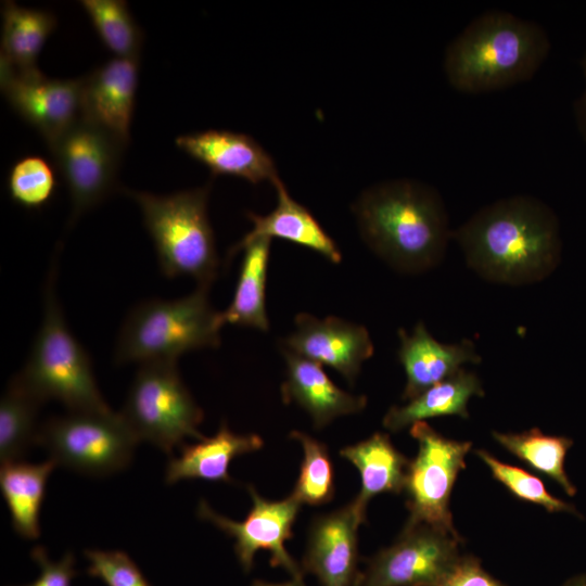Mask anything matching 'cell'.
Masks as SVG:
<instances>
[{
	"instance_id": "obj_1",
	"label": "cell",
	"mask_w": 586,
	"mask_h": 586,
	"mask_svg": "<svg viewBox=\"0 0 586 586\" xmlns=\"http://www.w3.org/2000/svg\"><path fill=\"white\" fill-rule=\"evenodd\" d=\"M468 265L483 278L526 284L545 278L559 258L553 212L531 195L498 200L453 231Z\"/></svg>"
},
{
	"instance_id": "obj_2",
	"label": "cell",
	"mask_w": 586,
	"mask_h": 586,
	"mask_svg": "<svg viewBox=\"0 0 586 586\" xmlns=\"http://www.w3.org/2000/svg\"><path fill=\"white\" fill-rule=\"evenodd\" d=\"M367 245L390 266L418 273L437 265L453 237L438 192L396 179L367 189L353 206Z\"/></svg>"
},
{
	"instance_id": "obj_3",
	"label": "cell",
	"mask_w": 586,
	"mask_h": 586,
	"mask_svg": "<svg viewBox=\"0 0 586 586\" xmlns=\"http://www.w3.org/2000/svg\"><path fill=\"white\" fill-rule=\"evenodd\" d=\"M550 48L545 29L510 12L486 11L447 46L443 67L460 92L482 93L531 79Z\"/></svg>"
},
{
	"instance_id": "obj_4",
	"label": "cell",
	"mask_w": 586,
	"mask_h": 586,
	"mask_svg": "<svg viewBox=\"0 0 586 586\" xmlns=\"http://www.w3.org/2000/svg\"><path fill=\"white\" fill-rule=\"evenodd\" d=\"M209 286L198 285L177 300L139 303L125 319L116 343V364L177 361L190 351L215 348L225 324L208 300Z\"/></svg>"
},
{
	"instance_id": "obj_5",
	"label": "cell",
	"mask_w": 586,
	"mask_h": 586,
	"mask_svg": "<svg viewBox=\"0 0 586 586\" xmlns=\"http://www.w3.org/2000/svg\"><path fill=\"white\" fill-rule=\"evenodd\" d=\"M52 263L43 290V315L29 357L14 378L40 402L53 398L69 411H106L87 352L71 332L55 292Z\"/></svg>"
},
{
	"instance_id": "obj_6",
	"label": "cell",
	"mask_w": 586,
	"mask_h": 586,
	"mask_svg": "<svg viewBox=\"0 0 586 586\" xmlns=\"http://www.w3.org/2000/svg\"><path fill=\"white\" fill-rule=\"evenodd\" d=\"M211 184L167 195L123 189L139 205L154 243L162 273L188 276L211 286L219 258L207 215Z\"/></svg>"
},
{
	"instance_id": "obj_7",
	"label": "cell",
	"mask_w": 586,
	"mask_h": 586,
	"mask_svg": "<svg viewBox=\"0 0 586 586\" xmlns=\"http://www.w3.org/2000/svg\"><path fill=\"white\" fill-rule=\"evenodd\" d=\"M120 413L139 441L167 454L186 437H204L198 430L203 411L183 384L177 361L140 365Z\"/></svg>"
},
{
	"instance_id": "obj_8",
	"label": "cell",
	"mask_w": 586,
	"mask_h": 586,
	"mask_svg": "<svg viewBox=\"0 0 586 586\" xmlns=\"http://www.w3.org/2000/svg\"><path fill=\"white\" fill-rule=\"evenodd\" d=\"M139 442L122 413L69 411L49 419L39 430L40 444L56 464L105 475L124 469Z\"/></svg>"
},
{
	"instance_id": "obj_9",
	"label": "cell",
	"mask_w": 586,
	"mask_h": 586,
	"mask_svg": "<svg viewBox=\"0 0 586 586\" xmlns=\"http://www.w3.org/2000/svg\"><path fill=\"white\" fill-rule=\"evenodd\" d=\"M410 434L418 442V454L409 462L404 487L409 510L407 523L428 524L458 534L449 501L472 444L447 438L425 421L413 423Z\"/></svg>"
},
{
	"instance_id": "obj_10",
	"label": "cell",
	"mask_w": 586,
	"mask_h": 586,
	"mask_svg": "<svg viewBox=\"0 0 586 586\" xmlns=\"http://www.w3.org/2000/svg\"><path fill=\"white\" fill-rule=\"evenodd\" d=\"M460 537L407 523L396 542L368 560L355 586H444L459 562Z\"/></svg>"
},
{
	"instance_id": "obj_11",
	"label": "cell",
	"mask_w": 586,
	"mask_h": 586,
	"mask_svg": "<svg viewBox=\"0 0 586 586\" xmlns=\"http://www.w3.org/2000/svg\"><path fill=\"white\" fill-rule=\"evenodd\" d=\"M125 148L110 132L84 117L49 146L71 195L72 224L115 189Z\"/></svg>"
},
{
	"instance_id": "obj_12",
	"label": "cell",
	"mask_w": 586,
	"mask_h": 586,
	"mask_svg": "<svg viewBox=\"0 0 586 586\" xmlns=\"http://www.w3.org/2000/svg\"><path fill=\"white\" fill-rule=\"evenodd\" d=\"M253 506L247 517L237 522L214 511L206 501H201L198 515L234 537V551L245 572L253 566L254 556L260 549L271 555L270 565L284 568L297 582H303V570L285 549V542L293 536L292 527L301 502L291 494L282 500L263 498L253 486H249Z\"/></svg>"
},
{
	"instance_id": "obj_13",
	"label": "cell",
	"mask_w": 586,
	"mask_h": 586,
	"mask_svg": "<svg viewBox=\"0 0 586 586\" xmlns=\"http://www.w3.org/2000/svg\"><path fill=\"white\" fill-rule=\"evenodd\" d=\"M1 91L12 109L44 138L48 146L82 117L84 77L51 79L1 64Z\"/></svg>"
},
{
	"instance_id": "obj_14",
	"label": "cell",
	"mask_w": 586,
	"mask_h": 586,
	"mask_svg": "<svg viewBox=\"0 0 586 586\" xmlns=\"http://www.w3.org/2000/svg\"><path fill=\"white\" fill-rule=\"evenodd\" d=\"M295 330L282 341V349L327 365L354 383L362 362L373 355V344L364 326L339 317L319 319L307 313L295 316Z\"/></svg>"
},
{
	"instance_id": "obj_15",
	"label": "cell",
	"mask_w": 586,
	"mask_h": 586,
	"mask_svg": "<svg viewBox=\"0 0 586 586\" xmlns=\"http://www.w3.org/2000/svg\"><path fill=\"white\" fill-rule=\"evenodd\" d=\"M364 521L352 502L317 517L310 525L303 571L315 574L322 586H355L357 530Z\"/></svg>"
},
{
	"instance_id": "obj_16",
	"label": "cell",
	"mask_w": 586,
	"mask_h": 586,
	"mask_svg": "<svg viewBox=\"0 0 586 586\" xmlns=\"http://www.w3.org/2000/svg\"><path fill=\"white\" fill-rule=\"evenodd\" d=\"M139 59L115 58L84 77L82 117L127 145L135 109Z\"/></svg>"
},
{
	"instance_id": "obj_17",
	"label": "cell",
	"mask_w": 586,
	"mask_h": 586,
	"mask_svg": "<svg viewBox=\"0 0 586 586\" xmlns=\"http://www.w3.org/2000/svg\"><path fill=\"white\" fill-rule=\"evenodd\" d=\"M176 145L214 175H230L253 184L280 179L272 157L244 133L209 129L179 136Z\"/></svg>"
},
{
	"instance_id": "obj_18",
	"label": "cell",
	"mask_w": 586,
	"mask_h": 586,
	"mask_svg": "<svg viewBox=\"0 0 586 586\" xmlns=\"http://www.w3.org/2000/svg\"><path fill=\"white\" fill-rule=\"evenodd\" d=\"M398 335L400 346L397 355L407 377L403 393L405 400H411L451 377L462 365L481 361L473 342L440 343L428 332L423 322L417 323L410 334L400 329Z\"/></svg>"
},
{
	"instance_id": "obj_19",
	"label": "cell",
	"mask_w": 586,
	"mask_h": 586,
	"mask_svg": "<svg viewBox=\"0 0 586 586\" xmlns=\"http://www.w3.org/2000/svg\"><path fill=\"white\" fill-rule=\"evenodd\" d=\"M286 361V380L281 386L285 403H296L311 417L316 429L333 419L356 413L367 404L365 396L352 395L337 387L322 365L281 349Z\"/></svg>"
},
{
	"instance_id": "obj_20",
	"label": "cell",
	"mask_w": 586,
	"mask_h": 586,
	"mask_svg": "<svg viewBox=\"0 0 586 586\" xmlns=\"http://www.w3.org/2000/svg\"><path fill=\"white\" fill-rule=\"evenodd\" d=\"M272 184L278 195L276 208L265 216L249 212L246 216L253 222V229L239 243L258 238H279L306 246L331 263H340L342 255L336 243L311 213L290 196L280 179Z\"/></svg>"
},
{
	"instance_id": "obj_21",
	"label": "cell",
	"mask_w": 586,
	"mask_h": 586,
	"mask_svg": "<svg viewBox=\"0 0 586 586\" xmlns=\"http://www.w3.org/2000/svg\"><path fill=\"white\" fill-rule=\"evenodd\" d=\"M263 443L258 435L235 434L222 422L214 436L182 445L180 456L168 461L165 482L170 485L181 480L202 479L231 483L228 468L232 459L259 449Z\"/></svg>"
},
{
	"instance_id": "obj_22",
	"label": "cell",
	"mask_w": 586,
	"mask_h": 586,
	"mask_svg": "<svg viewBox=\"0 0 586 586\" xmlns=\"http://www.w3.org/2000/svg\"><path fill=\"white\" fill-rule=\"evenodd\" d=\"M340 455L359 471L361 488L352 501L357 513L366 520L371 498L382 493L404 491L409 460L392 444L387 434L374 433L369 438L346 446Z\"/></svg>"
},
{
	"instance_id": "obj_23",
	"label": "cell",
	"mask_w": 586,
	"mask_h": 586,
	"mask_svg": "<svg viewBox=\"0 0 586 586\" xmlns=\"http://www.w3.org/2000/svg\"><path fill=\"white\" fill-rule=\"evenodd\" d=\"M270 239L258 238L237 243L229 250L228 258L243 251V258L233 298L225 311L224 323L269 330L266 310V281L270 251Z\"/></svg>"
},
{
	"instance_id": "obj_24",
	"label": "cell",
	"mask_w": 586,
	"mask_h": 586,
	"mask_svg": "<svg viewBox=\"0 0 586 586\" xmlns=\"http://www.w3.org/2000/svg\"><path fill=\"white\" fill-rule=\"evenodd\" d=\"M482 384L473 372L459 369L446 380L429 387L404 406H393L383 419L385 429L397 432L429 418L459 416L469 418L468 403L483 396Z\"/></svg>"
},
{
	"instance_id": "obj_25",
	"label": "cell",
	"mask_w": 586,
	"mask_h": 586,
	"mask_svg": "<svg viewBox=\"0 0 586 586\" xmlns=\"http://www.w3.org/2000/svg\"><path fill=\"white\" fill-rule=\"evenodd\" d=\"M56 463L12 461L2 464L0 488L9 507L14 531L24 538L40 535L39 515L49 475Z\"/></svg>"
},
{
	"instance_id": "obj_26",
	"label": "cell",
	"mask_w": 586,
	"mask_h": 586,
	"mask_svg": "<svg viewBox=\"0 0 586 586\" xmlns=\"http://www.w3.org/2000/svg\"><path fill=\"white\" fill-rule=\"evenodd\" d=\"M2 17L1 64L22 73L38 71L37 58L55 28V16L5 1Z\"/></svg>"
},
{
	"instance_id": "obj_27",
	"label": "cell",
	"mask_w": 586,
	"mask_h": 586,
	"mask_svg": "<svg viewBox=\"0 0 586 586\" xmlns=\"http://www.w3.org/2000/svg\"><path fill=\"white\" fill-rule=\"evenodd\" d=\"M40 402L15 378L8 385L0 403V459L2 464L21 460L38 430L36 418Z\"/></svg>"
},
{
	"instance_id": "obj_28",
	"label": "cell",
	"mask_w": 586,
	"mask_h": 586,
	"mask_svg": "<svg viewBox=\"0 0 586 586\" xmlns=\"http://www.w3.org/2000/svg\"><path fill=\"white\" fill-rule=\"evenodd\" d=\"M493 437L509 453L556 481L569 496L576 494L564 469L566 453L573 445L571 438L546 435L537 428L522 433L493 432Z\"/></svg>"
},
{
	"instance_id": "obj_29",
	"label": "cell",
	"mask_w": 586,
	"mask_h": 586,
	"mask_svg": "<svg viewBox=\"0 0 586 586\" xmlns=\"http://www.w3.org/2000/svg\"><path fill=\"white\" fill-rule=\"evenodd\" d=\"M80 4L102 42L116 58L139 59L142 31L125 1L82 0Z\"/></svg>"
},
{
	"instance_id": "obj_30",
	"label": "cell",
	"mask_w": 586,
	"mask_h": 586,
	"mask_svg": "<svg viewBox=\"0 0 586 586\" xmlns=\"http://www.w3.org/2000/svg\"><path fill=\"white\" fill-rule=\"evenodd\" d=\"M290 436L298 441L304 450L292 495L301 504L310 506L329 502L334 496V474L327 446L300 431H292Z\"/></svg>"
},
{
	"instance_id": "obj_31",
	"label": "cell",
	"mask_w": 586,
	"mask_h": 586,
	"mask_svg": "<svg viewBox=\"0 0 586 586\" xmlns=\"http://www.w3.org/2000/svg\"><path fill=\"white\" fill-rule=\"evenodd\" d=\"M56 188L53 168L43 157L28 155L18 160L8 177L11 199L28 209H38L46 205Z\"/></svg>"
},
{
	"instance_id": "obj_32",
	"label": "cell",
	"mask_w": 586,
	"mask_h": 586,
	"mask_svg": "<svg viewBox=\"0 0 586 586\" xmlns=\"http://www.w3.org/2000/svg\"><path fill=\"white\" fill-rule=\"evenodd\" d=\"M475 454L485 462L493 476L515 497L542 506L549 512L579 515L574 506L552 496L538 477L518 467L499 461L484 449H479Z\"/></svg>"
},
{
	"instance_id": "obj_33",
	"label": "cell",
	"mask_w": 586,
	"mask_h": 586,
	"mask_svg": "<svg viewBox=\"0 0 586 586\" xmlns=\"http://www.w3.org/2000/svg\"><path fill=\"white\" fill-rule=\"evenodd\" d=\"M87 573L106 586H151L129 556L119 550H86Z\"/></svg>"
},
{
	"instance_id": "obj_34",
	"label": "cell",
	"mask_w": 586,
	"mask_h": 586,
	"mask_svg": "<svg viewBox=\"0 0 586 586\" xmlns=\"http://www.w3.org/2000/svg\"><path fill=\"white\" fill-rule=\"evenodd\" d=\"M31 558L40 566L41 572L34 583L25 586H71L76 575L75 558L71 552L54 562L42 547H36L31 551Z\"/></svg>"
},
{
	"instance_id": "obj_35",
	"label": "cell",
	"mask_w": 586,
	"mask_h": 586,
	"mask_svg": "<svg viewBox=\"0 0 586 586\" xmlns=\"http://www.w3.org/2000/svg\"><path fill=\"white\" fill-rule=\"evenodd\" d=\"M444 586H505L489 575L473 556H461Z\"/></svg>"
},
{
	"instance_id": "obj_36",
	"label": "cell",
	"mask_w": 586,
	"mask_h": 586,
	"mask_svg": "<svg viewBox=\"0 0 586 586\" xmlns=\"http://www.w3.org/2000/svg\"><path fill=\"white\" fill-rule=\"evenodd\" d=\"M582 65H583L584 74L586 77V54L582 61ZM578 120H579V126L583 130V133L586 137V90L578 106Z\"/></svg>"
},
{
	"instance_id": "obj_37",
	"label": "cell",
	"mask_w": 586,
	"mask_h": 586,
	"mask_svg": "<svg viewBox=\"0 0 586 586\" xmlns=\"http://www.w3.org/2000/svg\"><path fill=\"white\" fill-rule=\"evenodd\" d=\"M251 586H305V585L297 582L296 579H292L285 583H267L263 581H254Z\"/></svg>"
},
{
	"instance_id": "obj_38",
	"label": "cell",
	"mask_w": 586,
	"mask_h": 586,
	"mask_svg": "<svg viewBox=\"0 0 586 586\" xmlns=\"http://www.w3.org/2000/svg\"><path fill=\"white\" fill-rule=\"evenodd\" d=\"M561 586H586V572L571 577Z\"/></svg>"
}]
</instances>
